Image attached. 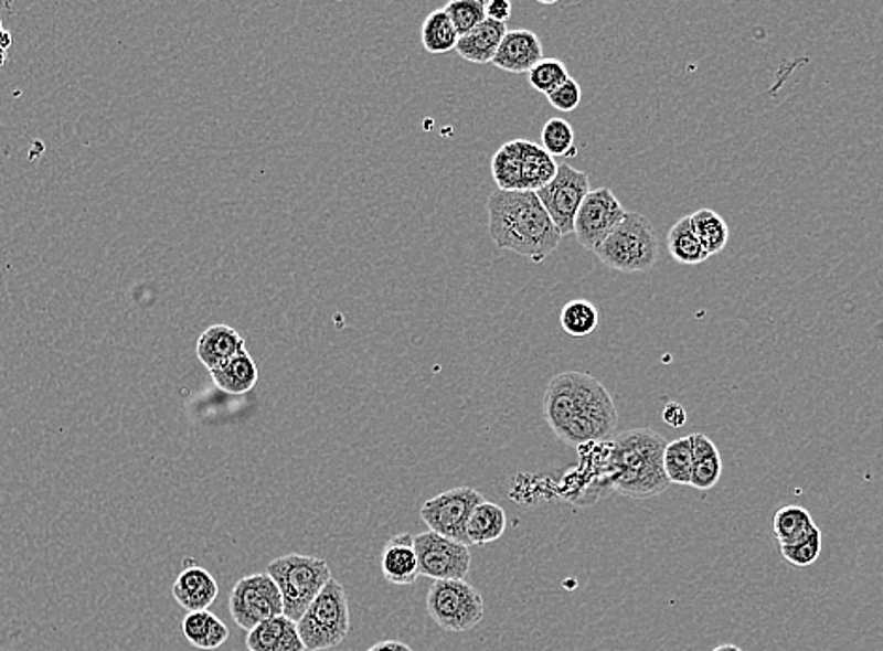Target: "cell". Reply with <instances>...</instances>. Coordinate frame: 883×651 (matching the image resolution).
I'll list each match as a JSON object with an SVG mask.
<instances>
[{
	"label": "cell",
	"mask_w": 883,
	"mask_h": 651,
	"mask_svg": "<svg viewBox=\"0 0 883 651\" xmlns=\"http://www.w3.org/2000/svg\"><path fill=\"white\" fill-rule=\"evenodd\" d=\"M543 417L556 438L577 449L607 441L618 425L609 391L585 372H562L551 380L543 396Z\"/></svg>",
	"instance_id": "1"
},
{
	"label": "cell",
	"mask_w": 883,
	"mask_h": 651,
	"mask_svg": "<svg viewBox=\"0 0 883 651\" xmlns=\"http://www.w3.org/2000/svg\"><path fill=\"white\" fill-rule=\"evenodd\" d=\"M663 420H666L671 428H681V426L687 425V412L682 409L681 404L669 402L666 409H663Z\"/></svg>",
	"instance_id": "36"
},
{
	"label": "cell",
	"mask_w": 883,
	"mask_h": 651,
	"mask_svg": "<svg viewBox=\"0 0 883 651\" xmlns=\"http://www.w3.org/2000/svg\"><path fill=\"white\" fill-rule=\"evenodd\" d=\"M568 79V68H566V64L562 63L561 58L543 57L529 72L530 87L538 90L540 95L545 96L553 95L556 88L562 87Z\"/></svg>",
	"instance_id": "31"
},
{
	"label": "cell",
	"mask_w": 883,
	"mask_h": 651,
	"mask_svg": "<svg viewBox=\"0 0 883 651\" xmlns=\"http://www.w3.org/2000/svg\"><path fill=\"white\" fill-rule=\"evenodd\" d=\"M419 576L433 580H465L470 573L472 554L470 546L442 537L438 533H419L414 537Z\"/></svg>",
	"instance_id": "11"
},
{
	"label": "cell",
	"mask_w": 883,
	"mask_h": 651,
	"mask_svg": "<svg viewBox=\"0 0 883 651\" xmlns=\"http://www.w3.org/2000/svg\"><path fill=\"white\" fill-rule=\"evenodd\" d=\"M506 32H508V26L504 23L486 20L472 31L467 32L465 36H461L455 50L468 63L492 64Z\"/></svg>",
	"instance_id": "19"
},
{
	"label": "cell",
	"mask_w": 883,
	"mask_h": 651,
	"mask_svg": "<svg viewBox=\"0 0 883 651\" xmlns=\"http://www.w3.org/2000/svg\"><path fill=\"white\" fill-rule=\"evenodd\" d=\"M695 235L700 238L701 246L705 248L709 257L716 256L724 250L730 241V226L713 209H700L690 216Z\"/></svg>",
	"instance_id": "26"
},
{
	"label": "cell",
	"mask_w": 883,
	"mask_h": 651,
	"mask_svg": "<svg viewBox=\"0 0 883 651\" xmlns=\"http://www.w3.org/2000/svg\"><path fill=\"white\" fill-rule=\"evenodd\" d=\"M350 629L352 616L347 591L337 578H331L297 621V631L307 651H323L341 645Z\"/></svg>",
	"instance_id": "7"
},
{
	"label": "cell",
	"mask_w": 883,
	"mask_h": 651,
	"mask_svg": "<svg viewBox=\"0 0 883 651\" xmlns=\"http://www.w3.org/2000/svg\"><path fill=\"white\" fill-rule=\"evenodd\" d=\"M594 254L609 269L647 273L660 256L657 230L643 214L628 213Z\"/></svg>",
	"instance_id": "5"
},
{
	"label": "cell",
	"mask_w": 883,
	"mask_h": 651,
	"mask_svg": "<svg viewBox=\"0 0 883 651\" xmlns=\"http://www.w3.org/2000/svg\"><path fill=\"white\" fill-rule=\"evenodd\" d=\"M245 644L248 651H307L296 621L285 613L254 627L246 634Z\"/></svg>",
	"instance_id": "17"
},
{
	"label": "cell",
	"mask_w": 883,
	"mask_h": 651,
	"mask_svg": "<svg viewBox=\"0 0 883 651\" xmlns=\"http://www.w3.org/2000/svg\"><path fill=\"white\" fill-rule=\"evenodd\" d=\"M227 607L235 626L243 631H253L259 623L285 613L280 589L267 573L240 578L230 594Z\"/></svg>",
	"instance_id": "9"
},
{
	"label": "cell",
	"mask_w": 883,
	"mask_h": 651,
	"mask_svg": "<svg viewBox=\"0 0 883 651\" xmlns=\"http://www.w3.org/2000/svg\"><path fill=\"white\" fill-rule=\"evenodd\" d=\"M815 527L816 522L812 514L801 505H786V508L778 509L773 519V533L780 546L794 545L797 541H801L807 533L812 532Z\"/></svg>",
	"instance_id": "25"
},
{
	"label": "cell",
	"mask_w": 883,
	"mask_h": 651,
	"mask_svg": "<svg viewBox=\"0 0 883 651\" xmlns=\"http://www.w3.org/2000/svg\"><path fill=\"white\" fill-rule=\"evenodd\" d=\"M543 151L550 157H575V132L568 120L550 119L542 130Z\"/></svg>",
	"instance_id": "30"
},
{
	"label": "cell",
	"mask_w": 883,
	"mask_h": 651,
	"mask_svg": "<svg viewBox=\"0 0 883 651\" xmlns=\"http://www.w3.org/2000/svg\"><path fill=\"white\" fill-rule=\"evenodd\" d=\"M558 163L542 145L513 139L492 157L491 173L502 192H538L555 179Z\"/></svg>",
	"instance_id": "4"
},
{
	"label": "cell",
	"mask_w": 883,
	"mask_h": 651,
	"mask_svg": "<svg viewBox=\"0 0 883 651\" xmlns=\"http://www.w3.org/2000/svg\"><path fill=\"white\" fill-rule=\"evenodd\" d=\"M588 192L591 179L587 173L566 163L558 166L555 179L550 184L538 190V200L542 201L543 209L550 214L562 237L574 233L575 216Z\"/></svg>",
	"instance_id": "10"
},
{
	"label": "cell",
	"mask_w": 883,
	"mask_h": 651,
	"mask_svg": "<svg viewBox=\"0 0 883 651\" xmlns=\"http://www.w3.org/2000/svg\"><path fill=\"white\" fill-rule=\"evenodd\" d=\"M382 575L393 586H412L419 578L414 537L401 533L390 538L382 551Z\"/></svg>",
	"instance_id": "16"
},
{
	"label": "cell",
	"mask_w": 883,
	"mask_h": 651,
	"mask_svg": "<svg viewBox=\"0 0 883 651\" xmlns=\"http://www.w3.org/2000/svg\"><path fill=\"white\" fill-rule=\"evenodd\" d=\"M366 651H414L412 650L411 645L404 644V642H398V640H382V642H376V644L371 645Z\"/></svg>",
	"instance_id": "37"
},
{
	"label": "cell",
	"mask_w": 883,
	"mask_h": 651,
	"mask_svg": "<svg viewBox=\"0 0 883 651\" xmlns=\"http://www.w3.org/2000/svg\"><path fill=\"white\" fill-rule=\"evenodd\" d=\"M543 58L542 40L529 29L506 32L492 64L510 74H529Z\"/></svg>",
	"instance_id": "14"
},
{
	"label": "cell",
	"mask_w": 883,
	"mask_h": 651,
	"mask_svg": "<svg viewBox=\"0 0 883 651\" xmlns=\"http://www.w3.org/2000/svg\"><path fill=\"white\" fill-rule=\"evenodd\" d=\"M694 470V451L690 436L675 439L666 445L663 451V471L671 484H690Z\"/></svg>",
	"instance_id": "28"
},
{
	"label": "cell",
	"mask_w": 883,
	"mask_h": 651,
	"mask_svg": "<svg viewBox=\"0 0 883 651\" xmlns=\"http://www.w3.org/2000/svg\"><path fill=\"white\" fill-rule=\"evenodd\" d=\"M626 211L609 189H596L588 192L581 203L574 222V235L583 248L596 252L615 227L625 220Z\"/></svg>",
	"instance_id": "13"
},
{
	"label": "cell",
	"mask_w": 883,
	"mask_h": 651,
	"mask_svg": "<svg viewBox=\"0 0 883 651\" xmlns=\"http://www.w3.org/2000/svg\"><path fill=\"white\" fill-rule=\"evenodd\" d=\"M181 631H183L184 639L189 640L190 644L198 650H219L230 639L226 623L219 620L215 613H211L209 610L187 613L181 623Z\"/></svg>",
	"instance_id": "20"
},
{
	"label": "cell",
	"mask_w": 883,
	"mask_h": 651,
	"mask_svg": "<svg viewBox=\"0 0 883 651\" xmlns=\"http://www.w3.org/2000/svg\"><path fill=\"white\" fill-rule=\"evenodd\" d=\"M713 651H743L738 645L735 644H720L714 648Z\"/></svg>",
	"instance_id": "38"
},
{
	"label": "cell",
	"mask_w": 883,
	"mask_h": 651,
	"mask_svg": "<svg viewBox=\"0 0 883 651\" xmlns=\"http://www.w3.org/2000/svg\"><path fill=\"white\" fill-rule=\"evenodd\" d=\"M171 591L179 607L189 612H200L209 610V607L216 601L219 584L208 569L194 565L179 573Z\"/></svg>",
	"instance_id": "15"
},
{
	"label": "cell",
	"mask_w": 883,
	"mask_h": 651,
	"mask_svg": "<svg viewBox=\"0 0 883 651\" xmlns=\"http://www.w3.org/2000/svg\"><path fill=\"white\" fill-rule=\"evenodd\" d=\"M668 441L650 428H634L607 441L606 482L618 494L649 500L669 489L663 471Z\"/></svg>",
	"instance_id": "3"
},
{
	"label": "cell",
	"mask_w": 883,
	"mask_h": 651,
	"mask_svg": "<svg viewBox=\"0 0 883 651\" xmlns=\"http://www.w3.org/2000/svg\"><path fill=\"white\" fill-rule=\"evenodd\" d=\"M581 85L570 77L568 82L564 83L562 87L556 88L553 95L547 96L551 106L562 111V114H572L577 109L581 104Z\"/></svg>",
	"instance_id": "34"
},
{
	"label": "cell",
	"mask_w": 883,
	"mask_h": 651,
	"mask_svg": "<svg viewBox=\"0 0 883 651\" xmlns=\"http://www.w3.org/2000/svg\"><path fill=\"white\" fill-rule=\"evenodd\" d=\"M243 351H245V340H243L240 332L235 331L234 327H209L202 332V337L198 339V359L202 361L203 366L209 372L219 369V366L227 363L230 359H234L235 355H240Z\"/></svg>",
	"instance_id": "18"
},
{
	"label": "cell",
	"mask_w": 883,
	"mask_h": 651,
	"mask_svg": "<svg viewBox=\"0 0 883 651\" xmlns=\"http://www.w3.org/2000/svg\"><path fill=\"white\" fill-rule=\"evenodd\" d=\"M692 451H694V470L690 487L698 490H711L719 484L722 477V457L716 445L706 438L705 434H692Z\"/></svg>",
	"instance_id": "23"
},
{
	"label": "cell",
	"mask_w": 883,
	"mask_h": 651,
	"mask_svg": "<svg viewBox=\"0 0 883 651\" xmlns=\"http://www.w3.org/2000/svg\"><path fill=\"white\" fill-rule=\"evenodd\" d=\"M444 10L454 23L459 39L487 20L483 0H451Z\"/></svg>",
	"instance_id": "32"
},
{
	"label": "cell",
	"mask_w": 883,
	"mask_h": 651,
	"mask_svg": "<svg viewBox=\"0 0 883 651\" xmlns=\"http://www.w3.org/2000/svg\"><path fill=\"white\" fill-rule=\"evenodd\" d=\"M599 313L598 308L587 299H575L562 308L561 327L562 331L574 337V339H585L598 329Z\"/></svg>",
	"instance_id": "29"
},
{
	"label": "cell",
	"mask_w": 883,
	"mask_h": 651,
	"mask_svg": "<svg viewBox=\"0 0 883 651\" xmlns=\"http://www.w3.org/2000/svg\"><path fill=\"white\" fill-rule=\"evenodd\" d=\"M216 387L227 395H246L258 383V366L246 350L211 372Z\"/></svg>",
	"instance_id": "22"
},
{
	"label": "cell",
	"mask_w": 883,
	"mask_h": 651,
	"mask_svg": "<svg viewBox=\"0 0 883 651\" xmlns=\"http://www.w3.org/2000/svg\"><path fill=\"white\" fill-rule=\"evenodd\" d=\"M513 12L510 0H491L486 4L487 20L497 21V23H508Z\"/></svg>",
	"instance_id": "35"
},
{
	"label": "cell",
	"mask_w": 883,
	"mask_h": 651,
	"mask_svg": "<svg viewBox=\"0 0 883 651\" xmlns=\"http://www.w3.org/2000/svg\"><path fill=\"white\" fill-rule=\"evenodd\" d=\"M457 42H459V34L455 31L454 23L444 8L430 12L427 20L423 21L422 44L425 51H429L433 55H442V53L454 51Z\"/></svg>",
	"instance_id": "27"
},
{
	"label": "cell",
	"mask_w": 883,
	"mask_h": 651,
	"mask_svg": "<svg viewBox=\"0 0 883 651\" xmlns=\"http://www.w3.org/2000/svg\"><path fill=\"white\" fill-rule=\"evenodd\" d=\"M506 526L508 519L504 509L492 501H481L480 505L474 509L465 527L468 546L489 545L499 541L504 535Z\"/></svg>",
	"instance_id": "21"
},
{
	"label": "cell",
	"mask_w": 883,
	"mask_h": 651,
	"mask_svg": "<svg viewBox=\"0 0 883 651\" xmlns=\"http://www.w3.org/2000/svg\"><path fill=\"white\" fill-rule=\"evenodd\" d=\"M267 575L272 576L280 589L286 618L296 623L326 588V584L333 578L326 559L301 554H288L273 559L267 565Z\"/></svg>",
	"instance_id": "6"
},
{
	"label": "cell",
	"mask_w": 883,
	"mask_h": 651,
	"mask_svg": "<svg viewBox=\"0 0 883 651\" xmlns=\"http://www.w3.org/2000/svg\"><path fill=\"white\" fill-rule=\"evenodd\" d=\"M780 552H783L784 559L794 567H810L816 564L821 554L820 527L816 526L812 532L807 533L801 541H797L794 545L780 546Z\"/></svg>",
	"instance_id": "33"
},
{
	"label": "cell",
	"mask_w": 883,
	"mask_h": 651,
	"mask_svg": "<svg viewBox=\"0 0 883 651\" xmlns=\"http://www.w3.org/2000/svg\"><path fill=\"white\" fill-rule=\"evenodd\" d=\"M481 501H486V498L478 490L459 487L425 501L419 514L430 532L468 545L465 527L474 509L478 508Z\"/></svg>",
	"instance_id": "12"
},
{
	"label": "cell",
	"mask_w": 883,
	"mask_h": 651,
	"mask_svg": "<svg viewBox=\"0 0 883 651\" xmlns=\"http://www.w3.org/2000/svg\"><path fill=\"white\" fill-rule=\"evenodd\" d=\"M668 248L677 264L700 265L709 259V254L695 235L690 216H684L671 227L668 233Z\"/></svg>",
	"instance_id": "24"
},
{
	"label": "cell",
	"mask_w": 883,
	"mask_h": 651,
	"mask_svg": "<svg viewBox=\"0 0 883 651\" xmlns=\"http://www.w3.org/2000/svg\"><path fill=\"white\" fill-rule=\"evenodd\" d=\"M427 612L442 631L467 632L480 626L486 602L467 580H436L427 594Z\"/></svg>",
	"instance_id": "8"
},
{
	"label": "cell",
	"mask_w": 883,
	"mask_h": 651,
	"mask_svg": "<svg viewBox=\"0 0 883 651\" xmlns=\"http://www.w3.org/2000/svg\"><path fill=\"white\" fill-rule=\"evenodd\" d=\"M487 230L502 250L515 252L532 262H543L561 245L556 230L536 192L497 190L487 200Z\"/></svg>",
	"instance_id": "2"
}]
</instances>
